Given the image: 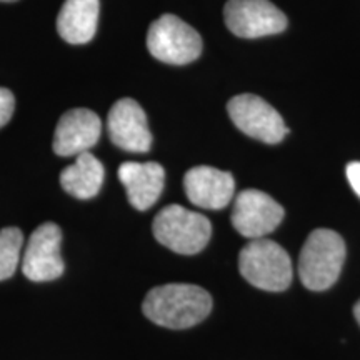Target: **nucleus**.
<instances>
[{"label": "nucleus", "mask_w": 360, "mask_h": 360, "mask_svg": "<svg viewBox=\"0 0 360 360\" xmlns=\"http://www.w3.org/2000/svg\"><path fill=\"white\" fill-rule=\"evenodd\" d=\"M22 244H24V236L20 229L6 227L0 231V281H7L15 274Z\"/></svg>", "instance_id": "nucleus-16"}, {"label": "nucleus", "mask_w": 360, "mask_h": 360, "mask_svg": "<svg viewBox=\"0 0 360 360\" xmlns=\"http://www.w3.org/2000/svg\"><path fill=\"white\" fill-rule=\"evenodd\" d=\"M184 191L193 205L200 209L220 210L231 204L236 192V182L229 172L199 165L186 174Z\"/></svg>", "instance_id": "nucleus-12"}, {"label": "nucleus", "mask_w": 360, "mask_h": 360, "mask_svg": "<svg viewBox=\"0 0 360 360\" xmlns=\"http://www.w3.org/2000/svg\"><path fill=\"white\" fill-rule=\"evenodd\" d=\"M227 112L236 127L255 141L274 146L282 142L289 134L282 115L264 98L254 94L233 97L227 103Z\"/></svg>", "instance_id": "nucleus-6"}, {"label": "nucleus", "mask_w": 360, "mask_h": 360, "mask_svg": "<svg viewBox=\"0 0 360 360\" xmlns=\"http://www.w3.org/2000/svg\"><path fill=\"white\" fill-rule=\"evenodd\" d=\"M147 49L164 64L186 65L199 58L202 39L195 29L179 17L165 13L148 29Z\"/></svg>", "instance_id": "nucleus-5"}, {"label": "nucleus", "mask_w": 360, "mask_h": 360, "mask_svg": "<svg viewBox=\"0 0 360 360\" xmlns=\"http://www.w3.org/2000/svg\"><path fill=\"white\" fill-rule=\"evenodd\" d=\"M98 0H65L57 17L58 35L69 44H87L97 32Z\"/></svg>", "instance_id": "nucleus-14"}, {"label": "nucleus", "mask_w": 360, "mask_h": 360, "mask_svg": "<svg viewBox=\"0 0 360 360\" xmlns=\"http://www.w3.org/2000/svg\"><path fill=\"white\" fill-rule=\"evenodd\" d=\"M233 229L247 238H264L283 220V209L265 192L247 188L237 195L232 210Z\"/></svg>", "instance_id": "nucleus-9"}, {"label": "nucleus", "mask_w": 360, "mask_h": 360, "mask_svg": "<svg viewBox=\"0 0 360 360\" xmlns=\"http://www.w3.org/2000/svg\"><path fill=\"white\" fill-rule=\"evenodd\" d=\"M354 315H355V319H357V322H359V326H360V300L357 304H355V307H354Z\"/></svg>", "instance_id": "nucleus-19"}, {"label": "nucleus", "mask_w": 360, "mask_h": 360, "mask_svg": "<svg viewBox=\"0 0 360 360\" xmlns=\"http://www.w3.org/2000/svg\"><path fill=\"white\" fill-rule=\"evenodd\" d=\"M344 262V238L330 229H317L300 250L299 277L309 290H327L337 282Z\"/></svg>", "instance_id": "nucleus-2"}, {"label": "nucleus", "mask_w": 360, "mask_h": 360, "mask_svg": "<svg viewBox=\"0 0 360 360\" xmlns=\"http://www.w3.org/2000/svg\"><path fill=\"white\" fill-rule=\"evenodd\" d=\"M224 19L229 30L242 39L276 35L287 27V17L269 0H229Z\"/></svg>", "instance_id": "nucleus-7"}, {"label": "nucleus", "mask_w": 360, "mask_h": 360, "mask_svg": "<svg viewBox=\"0 0 360 360\" xmlns=\"http://www.w3.org/2000/svg\"><path fill=\"white\" fill-rule=\"evenodd\" d=\"M119 179L130 205L137 210H147L159 200L164 191L165 170L157 162H125L119 167Z\"/></svg>", "instance_id": "nucleus-13"}, {"label": "nucleus", "mask_w": 360, "mask_h": 360, "mask_svg": "<svg viewBox=\"0 0 360 360\" xmlns=\"http://www.w3.org/2000/svg\"><path fill=\"white\" fill-rule=\"evenodd\" d=\"M345 174H347V179L354 192L360 197V162H350L347 169H345Z\"/></svg>", "instance_id": "nucleus-18"}, {"label": "nucleus", "mask_w": 360, "mask_h": 360, "mask_svg": "<svg viewBox=\"0 0 360 360\" xmlns=\"http://www.w3.org/2000/svg\"><path fill=\"white\" fill-rule=\"evenodd\" d=\"M107 129L110 141L122 150L135 154L150 150L152 134L148 130L147 115L134 98H120L112 105Z\"/></svg>", "instance_id": "nucleus-10"}, {"label": "nucleus", "mask_w": 360, "mask_h": 360, "mask_svg": "<svg viewBox=\"0 0 360 360\" xmlns=\"http://www.w3.org/2000/svg\"><path fill=\"white\" fill-rule=\"evenodd\" d=\"M0 2H17V0H0Z\"/></svg>", "instance_id": "nucleus-20"}, {"label": "nucleus", "mask_w": 360, "mask_h": 360, "mask_svg": "<svg viewBox=\"0 0 360 360\" xmlns=\"http://www.w3.org/2000/svg\"><path fill=\"white\" fill-rule=\"evenodd\" d=\"M152 231L157 240L175 254H199L212 236L210 220L182 205H169L155 215Z\"/></svg>", "instance_id": "nucleus-4"}, {"label": "nucleus", "mask_w": 360, "mask_h": 360, "mask_svg": "<svg viewBox=\"0 0 360 360\" xmlns=\"http://www.w3.org/2000/svg\"><path fill=\"white\" fill-rule=\"evenodd\" d=\"M142 310L157 326L179 330L204 321L212 310V297L199 285L167 283L148 292Z\"/></svg>", "instance_id": "nucleus-1"}, {"label": "nucleus", "mask_w": 360, "mask_h": 360, "mask_svg": "<svg viewBox=\"0 0 360 360\" xmlns=\"http://www.w3.org/2000/svg\"><path fill=\"white\" fill-rule=\"evenodd\" d=\"M62 231L57 224L39 225L29 238L22 259V272L32 282L56 281L64 274L60 255Z\"/></svg>", "instance_id": "nucleus-8"}, {"label": "nucleus", "mask_w": 360, "mask_h": 360, "mask_svg": "<svg viewBox=\"0 0 360 360\" xmlns=\"http://www.w3.org/2000/svg\"><path fill=\"white\" fill-rule=\"evenodd\" d=\"M238 270L250 285L282 292L292 282V262L285 249L269 238L250 240L238 254Z\"/></svg>", "instance_id": "nucleus-3"}, {"label": "nucleus", "mask_w": 360, "mask_h": 360, "mask_svg": "<svg viewBox=\"0 0 360 360\" xmlns=\"http://www.w3.org/2000/svg\"><path fill=\"white\" fill-rule=\"evenodd\" d=\"M105 169L102 162L90 152L77 155V159L60 174V186L67 193L80 200H87L101 192Z\"/></svg>", "instance_id": "nucleus-15"}, {"label": "nucleus", "mask_w": 360, "mask_h": 360, "mask_svg": "<svg viewBox=\"0 0 360 360\" xmlns=\"http://www.w3.org/2000/svg\"><path fill=\"white\" fill-rule=\"evenodd\" d=\"M101 132L102 122L96 112L72 109L58 120L53 135V152L60 157H77L96 146Z\"/></svg>", "instance_id": "nucleus-11"}, {"label": "nucleus", "mask_w": 360, "mask_h": 360, "mask_svg": "<svg viewBox=\"0 0 360 360\" xmlns=\"http://www.w3.org/2000/svg\"><path fill=\"white\" fill-rule=\"evenodd\" d=\"M13 109H15V98L8 89L0 87V129L12 119Z\"/></svg>", "instance_id": "nucleus-17"}]
</instances>
